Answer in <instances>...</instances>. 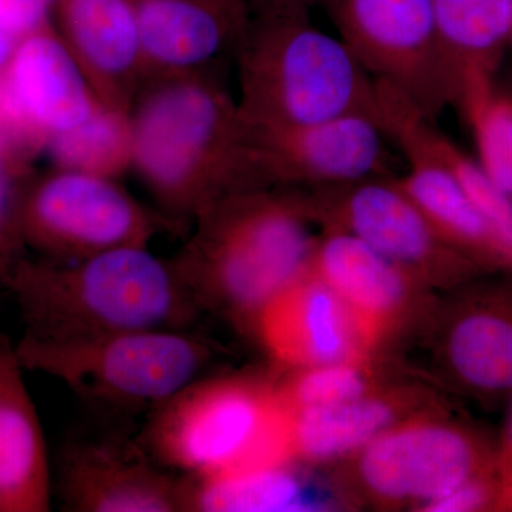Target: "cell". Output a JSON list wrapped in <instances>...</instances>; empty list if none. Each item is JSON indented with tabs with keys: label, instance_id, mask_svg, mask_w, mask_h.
<instances>
[{
	"label": "cell",
	"instance_id": "obj_1",
	"mask_svg": "<svg viewBox=\"0 0 512 512\" xmlns=\"http://www.w3.org/2000/svg\"><path fill=\"white\" fill-rule=\"evenodd\" d=\"M128 116L131 167L173 224L238 192L271 188L238 101L214 72L147 82Z\"/></svg>",
	"mask_w": 512,
	"mask_h": 512
},
{
	"label": "cell",
	"instance_id": "obj_2",
	"mask_svg": "<svg viewBox=\"0 0 512 512\" xmlns=\"http://www.w3.org/2000/svg\"><path fill=\"white\" fill-rule=\"evenodd\" d=\"M25 336L47 342L150 329H188L201 309L173 261L147 247L73 261L13 259L0 275Z\"/></svg>",
	"mask_w": 512,
	"mask_h": 512
},
{
	"label": "cell",
	"instance_id": "obj_3",
	"mask_svg": "<svg viewBox=\"0 0 512 512\" xmlns=\"http://www.w3.org/2000/svg\"><path fill=\"white\" fill-rule=\"evenodd\" d=\"M174 259L201 312L220 313L254 333L256 319L312 261L316 237L301 192H238L194 221Z\"/></svg>",
	"mask_w": 512,
	"mask_h": 512
},
{
	"label": "cell",
	"instance_id": "obj_4",
	"mask_svg": "<svg viewBox=\"0 0 512 512\" xmlns=\"http://www.w3.org/2000/svg\"><path fill=\"white\" fill-rule=\"evenodd\" d=\"M238 109L249 130L362 114L379 121L376 80L309 15L254 16L237 47Z\"/></svg>",
	"mask_w": 512,
	"mask_h": 512
},
{
	"label": "cell",
	"instance_id": "obj_5",
	"mask_svg": "<svg viewBox=\"0 0 512 512\" xmlns=\"http://www.w3.org/2000/svg\"><path fill=\"white\" fill-rule=\"evenodd\" d=\"M143 448L194 480L293 461L275 377H202L151 417Z\"/></svg>",
	"mask_w": 512,
	"mask_h": 512
},
{
	"label": "cell",
	"instance_id": "obj_6",
	"mask_svg": "<svg viewBox=\"0 0 512 512\" xmlns=\"http://www.w3.org/2000/svg\"><path fill=\"white\" fill-rule=\"evenodd\" d=\"M25 370L59 380L87 402L120 412H151L204 377L218 346L188 329H150L47 342L23 336Z\"/></svg>",
	"mask_w": 512,
	"mask_h": 512
},
{
	"label": "cell",
	"instance_id": "obj_7",
	"mask_svg": "<svg viewBox=\"0 0 512 512\" xmlns=\"http://www.w3.org/2000/svg\"><path fill=\"white\" fill-rule=\"evenodd\" d=\"M494 467V444L446 406L403 421L336 464L333 483L348 507L419 511Z\"/></svg>",
	"mask_w": 512,
	"mask_h": 512
},
{
	"label": "cell",
	"instance_id": "obj_8",
	"mask_svg": "<svg viewBox=\"0 0 512 512\" xmlns=\"http://www.w3.org/2000/svg\"><path fill=\"white\" fill-rule=\"evenodd\" d=\"M299 192L313 224L359 238L433 291L491 272L441 237L396 178L379 175Z\"/></svg>",
	"mask_w": 512,
	"mask_h": 512
},
{
	"label": "cell",
	"instance_id": "obj_9",
	"mask_svg": "<svg viewBox=\"0 0 512 512\" xmlns=\"http://www.w3.org/2000/svg\"><path fill=\"white\" fill-rule=\"evenodd\" d=\"M446 293L419 332L431 373L488 409L512 400V269L484 272Z\"/></svg>",
	"mask_w": 512,
	"mask_h": 512
},
{
	"label": "cell",
	"instance_id": "obj_10",
	"mask_svg": "<svg viewBox=\"0 0 512 512\" xmlns=\"http://www.w3.org/2000/svg\"><path fill=\"white\" fill-rule=\"evenodd\" d=\"M173 224L147 211L113 178L57 168L23 192L18 235L59 261L124 247H147Z\"/></svg>",
	"mask_w": 512,
	"mask_h": 512
},
{
	"label": "cell",
	"instance_id": "obj_11",
	"mask_svg": "<svg viewBox=\"0 0 512 512\" xmlns=\"http://www.w3.org/2000/svg\"><path fill=\"white\" fill-rule=\"evenodd\" d=\"M342 42L377 82L436 119L456 104L433 0H325Z\"/></svg>",
	"mask_w": 512,
	"mask_h": 512
},
{
	"label": "cell",
	"instance_id": "obj_12",
	"mask_svg": "<svg viewBox=\"0 0 512 512\" xmlns=\"http://www.w3.org/2000/svg\"><path fill=\"white\" fill-rule=\"evenodd\" d=\"M100 107L62 35L50 26L20 39L0 69V138L12 156L47 147Z\"/></svg>",
	"mask_w": 512,
	"mask_h": 512
},
{
	"label": "cell",
	"instance_id": "obj_13",
	"mask_svg": "<svg viewBox=\"0 0 512 512\" xmlns=\"http://www.w3.org/2000/svg\"><path fill=\"white\" fill-rule=\"evenodd\" d=\"M254 335L284 370L383 355L365 323L311 265L265 306Z\"/></svg>",
	"mask_w": 512,
	"mask_h": 512
},
{
	"label": "cell",
	"instance_id": "obj_14",
	"mask_svg": "<svg viewBox=\"0 0 512 512\" xmlns=\"http://www.w3.org/2000/svg\"><path fill=\"white\" fill-rule=\"evenodd\" d=\"M312 271L365 323L380 348L423 328L436 291L348 232L323 229L313 249Z\"/></svg>",
	"mask_w": 512,
	"mask_h": 512
},
{
	"label": "cell",
	"instance_id": "obj_15",
	"mask_svg": "<svg viewBox=\"0 0 512 512\" xmlns=\"http://www.w3.org/2000/svg\"><path fill=\"white\" fill-rule=\"evenodd\" d=\"M249 133L268 187L349 184L386 175L389 167L382 126L362 114L311 126Z\"/></svg>",
	"mask_w": 512,
	"mask_h": 512
},
{
	"label": "cell",
	"instance_id": "obj_16",
	"mask_svg": "<svg viewBox=\"0 0 512 512\" xmlns=\"http://www.w3.org/2000/svg\"><path fill=\"white\" fill-rule=\"evenodd\" d=\"M144 448L80 441L64 450L59 490L76 512H185L187 478L175 477Z\"/></svg>",
	"mask_w": 512,
	"mask_h": 512
},
{
	"label": "cell",
	"instance_id": "obj_17",
	"mask_svg": "<svg viewBox=\"0 0 512 512\" xmlns=\"http://www.w3.org/2000/svg\"><path fill=\"white\" fill-rule=\"evenodd\" d=\"M446 403L431 387L394 379L348 402L286 413L293 461L330 466L355 456L386 431Z\"/></svg>",
	"mask_w": 512,
	"mask_h": 512
},
{
	"label": "cell",
	"instance_id": "obj_18",
	"mask_svg": "<svg viewBox=\"0 0 512 512\" xmlns=\"http://www.w3.org/2000/svg\"><path fill=\"white\" fill-rule=\"evenodd\" d=\"M144 80L212 72L237 50L251 13L217 0H133ZM144 83V84H146Z\"/></svg>",
	"mask_w": 512,
	"mask_h": 512
},
{
	"label": "cell",
	"instance_id": "obj_19",
	"mask_svg": "<svg viewBox=\"0 0 512 512\" xmlns=\"http://www.w3.org/2000/svg\"><path fill=\"white\" fill-rule=\"evenodd\" d=\"M62 37L101 106L130 114L143 89L133 0H59Z\"/></svg>",
	"mask_w": 512,
	"mask_h": 512
},
{
	"label": "cell",
	"instance_id": "obj_20",
	"mask_svg": "<svg viewBox=\"0 0 512 512\" xmlns=\"http://www.w3.org/2000/svg\"><path fill=\"white\" fill-rule=\"evenodd\" d=\"M23 373L16 345L0 336V512H47L52 470Z\"/></svg>",
	"mask_w": 512,
	"mask_h": 512
},
{
	"label": "cell",
	"instance_id": "obj_21",
	"mask_svg": "<svg viewBox=\"0 0 512 512\" xmlns=\"http://www.w3.org/2000/svg\"><path fill=\"white\" fill-rule=\"evenodd\" d=\"M456 104L471 84L493 80L511 40L512 0H433Z\"/></svg>",
	"mask_w": 512,
	"mask_h": 512
},
{
	"label": "cell",
	"instance_id": "obj_22",
	"mask_svg": "<svg viewBox=\"0 0 512 512\" xmlns=\"http://www.w3.org/2000/svg\"><path fill=\"white\" fill-rule=\"evenodd\" d=\"M298 461L239 471L229 476L187 478V510L204 512L320 511L345 507L319 491Z\"/></svg>",
	"mask_w": 512,
	"mask_h": 512
},
{
	"label": "cell",
	"instance_id": "obj_23",
	"mask_svg": "<svg viewBox=\"0 0 512 512\" xmlns=\"http://www.w3.org/2000/svg\"><path fill=\"white\" fill-rule=\"evenodd\" d=\"M47 148L57 168L114 180L133 160L130 116L101 106L80 126L53 137Z\"/></svg>",
	"mask_w": 512,
	"mask_h": 512
},
{
	"label": "cell",
	"instance_id": "obj_24",
	"mask_svg": "<svg viewBox=\"0 0 512 512\" xmlns=\"http://www.w3.org/2000/svg\"><path fill=\"white\" fill-rule=\"evenodd\" d=\"M393 380L392 369L383 365L382 357H376L286 370L275 384L285 412L293 413L348 402Z\"/></svg>",
	"mask_w": 512,
	"mask_h": 512
},
{
	"label": "cell",
	"instance_id": "obj_25",
	"mask_svg": "<svg viewBox=\"0 0 512 512\" xmlns=\"http://www.w3.org/2000/svg\"><path fill=\"white\" fill-rule=\"evenodd\" d=\"M457 106L473 128L478 165L497 187L512 195V99L495 93L490 80L468 87Z\"/></svg>",
	"mask_w": 512,
	"mask_h": 512
},
{
	"label": "cell",
	"instance_id": "obj_26",
	"mask_svg": "<svg viewBox=\"0 0 512 512\" xmlns=\"http://www.w3.org/2000/svg\"><path fill=\"white\" fill-rule=\"evenodd\" d=\"M433 121L426 114L420 119L421 134L427 146L456 175L458 183L493 225L512 258V195L497 187L477 161L468 158L453 141L448 140Z\"/></svg>",
	"mask_w": 512,
	"mask_h": 512
},
{
	"label": "cell",
	"instance_id": "obj_27",
	"mask_svg": "<svg viewBox=\"0 0 512 512\" xmlns=\"http://www.w3.org/2000/svg\"><path fill=\"white\" fill-rule=\"evenodd\" d=\"M423 512L503 511V485L495 467L423 505Z\"/></svg>",
	"mask_w": 512,
	"mask_h": 512
},
{
	"label": "cell",
	"instance_id": "obj_28",
	"mask_svg": "<svg viewBox=\"0 0 512 512\" xmlns=\"http://www.w3.org/2000/svg\"><path fill=\"white\" fill-rule=\"evenodd\" d=\"M49 0H0V33L15 40L49 26Z\"/></svg>",
	"mask_w": 512,
	"mask_h": 512
},
{
	"label": "cell",
	"instance_id": "obj_29",
	"mask_svg": "<svg viewBox=\"0 0 512 512\" xmlns=\"http://www.w3.org/2000/svg\"><path fill=\"white\" fill-rule=\"evenodd\" d=\"M13 177V165L0 160V274L13 261L10 249L13 242L19 239L18 208L22 192L16 190Z\"/></svg>",
	"mask_w": 512,
	"mask_h": 512
},
{
	"label": "cell",
	"instance_id": "obj_30",
	"mask_svg": "<svg viewBox=\"0 0 512 512\" xmlns=\"http://www.w3.org/2000/svg\"><path fill=\"white\" fill-rule=\"evenodd\" d=\"M495 471L503 485V511H512V410L503 437L495 446Z\"/></svg>",
	"mask_w": 512,
	"mask_h": 512
},
{
	"label": "cell",
	"instance_id": "obj_31",
	"mask_svg": "<svg viewBox=\"0 0 512 512\" xmlns=\"http://www.w3.org/2000/svg\"><path fill=\"white\" fill-rule=\"evenodd\" d=\"M318 0H248L251 18L274 15H311L312 6Z\"/></svg>",
	"mask_w": 512,
	"mask_h": 512
},
{
	"label": "cell",
	"instance_id": "obj_32",
	"mask_svg": "<svg viewBox=\"0 0 512 512\" xmlns=\"http://www.w3.org/2000/svg\"><path fill=\"white\" fill-rule=\"evenodd\" d=\"M15 46V40L0 33V69H3L5 64L9 62L10 56H12L13 50H15Z\"/></svg>",
	"mask_w": 512,
	"mask_h": 512
},
{
	"label": "cell",
	"instance_id": "obj_33",
	"mask_svg": "<svg viewBox=\"0 0 512 512\" xmlns=\"http://www.w3.org/2000/svg\"><path fill=\"white\" fill-rule=\"evenodd\" d=\"M217 2L225 3V5L232 6V8L247 10V12L251 13L248 0H217Z\"/></svg>",
	"mask_w": 512,
	"mask_h": 512
},
{
	"label": "cell",
	"instance_id": "obj_34",
	"mask_svg": "<svg viewBox=\"0 0 512 512\" xmlns=\"http://www.w3.org/2000/svg\"><path fill=\"white\" fill-rule=\"evenodd\" d=\"M10 154L8 148H6L5 144H3L2 138H0V160H5L10 163Z\"/></svg>",
	"mask_w": 512,
	"mask_h": 512
},
{
	"label": "cell",
	"instance_id": "obj_35",
	"mask_svg": "<svg viewBox=\"0 0 512 512\" xmlns=\"http://www.w3.org/2000/svg\"><path fill=\"white\" fill-rule=\"evenodd\" d=\"M50 3H57L59 0H49Z\"/></svg>",
	"mask_w": 512,
	"mask_h": 512
},
{
	"label": "cell",
	"instance_id": "obj_36",
	"mask_svg": "<svg viewBox=\"0 0 512 512\" xmlns=\"http://www.w3.org/2000/svg\"><path fill=\"white\" fill-rule=\"evenodd\" d=\"M510 42H512V20H511V40Z\"/></svg>",
	"mask_w": 512,
	"mask_h": 512
}]
</instances>
